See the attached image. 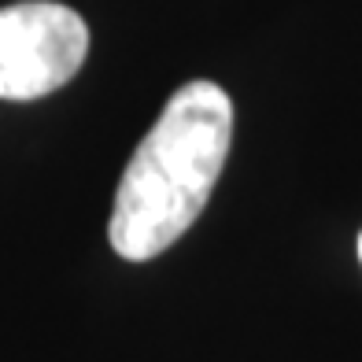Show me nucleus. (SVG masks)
Listing matches in <instances>:
<instances>
[{"label":"nucleus","instance_id":"f257e3e1","mask_svg":"<svg viewBox=\"0 0 362 362\" xmlns=\"http://www.w3.org/2000/svg\"><path fill=\"white\" fill-rule=\"evenodd\" d=\"M229 141V93L215 81L181 86L126 163L107 222L111 248L129 262H148L185 237L218 185Z\"/></svg>","mask_w":362,"mask_h":362},{"label":"nucleus","instance_id":"f03ea898","mask_svg":"<svg viewBox=\"0 0 362 362\" xmlns=\"http://www.w3.org/2000/svg\"><path fill=\"white\" fill-rule=\"evenodd\" d=\"M89 56L86 19L52 0L0 8V100H41L63 89Z\"/></svg>","mask_w":362,"mask_h":362},{"label":"nucleus","instance_id":"7ed1b4c3","mask_svg":"<svg viewBox=\"0 0 362 362\" xmlns=\"http://www.w3.org/2000/svg\"><path fill=\"white\" fill-rule=\"evenodd\" d=\"M358 259H362V237H358Z\"/></svg>","mask_w":362,"mask_h":362}]
</instances>
